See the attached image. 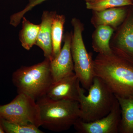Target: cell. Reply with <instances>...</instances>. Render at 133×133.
<instances>
[{
	"label": "cell",
	"instance_id": "1",
	"mask_svg": "<svg viewBox=\"0 0 133 133\" xmlns=\"http://www.w3.org/2000/svg\"><path fill=\"white\" fill-rule=\"evenodd\" d=\"M95 76L116 96H133V62L113 51L98 54L94 59Z\"/></svg>",
	"mask_w": 133,
	"mask_h": 133
},
{
	"label": "cell",
	"instance_id": "2",
	"mask_svg": "<svg viewBox=\"0 0 133 133\" xmlns=\"http://www.w3.org/2000/svg\"><path fill=\"white\" fill-rule=\"evenodd\" d=\"M40 112L41 126L55 132L69 130L80 118L78 101L55 100L43 96L36 101Z\"/></svg>",
	"mask_w": 133,
	"mask_h": 133
},
{
	"label": "cell",
	"instance_id": "3",
	"mask_svg": "<svg viewBox=\"0 0 133 133\" xmlns=\"http://www.w3.org/2000/svg\"><path fill=\"white\" fill-rule=\"evenodd\" d=\"M85 90H79L80 119L90 122L101 118L110 112L117 99L115 95L102 79L95 76L92 84L85 95Z\"/></svg>",
	"mask_w": 133,
	"mask_h": 133
},
{
	"label": "cell",
	"instance_id": "4",
	"mask_svg": "<svg viewBox=\"0 0 133 133\" xmlns=\"http://www.w3.org/2000/svg\"><path fill=\"white\" fill-rule=\"evenodd\" d=\"M12 81L18 94H24L36 101L45 96L53 83L50 60L45 58L34 65L21 66L13 73Z\"/></svg>",
	"mask_w": 133,
	"mask_h": 133
},
{
	"label": "cell",
	"instance_id": "5",
	"mask_svg": "<svg viewBox=\"0 0 133 133\" xmlns=\"http://www.w3.org/2000/svg\"><path fill=\"white\" fill-rule=\"evenodd\" d=\"M71 52L74 63V72L84 89L88 90L95 77L92 54L88 52L83 37L84 26L79 19L72 18L71 21Z\"/></svg>",
	"mask_w": 133,
	"mask_h": 133
},
{
	"label": "cell",
	"instance_id": "6",
	"mask_svg": "<svg viewBox=\"0 0 133 133\" xmlns=\"http://www.w3.org/2000/svg\"><path fill=\"white\" fill-rule=\"evenodd\" d=\"M0 119L21 125L41 126L36 101L23 93L18 94L8 104L0 105Z\"/></svg>",
	"mask_w": 133,
	"mask_h": 133
},
{
	"label": "cell",
	"instance_id": "7",
	"mask_svg": "<svg viewBox=\"0 0 133 133\" xmlns=\"http://www.w3.org/2000/svg\"><path fill=\"white\" fill-rule=\"evenodd\" d=\"M121 118L120 108L117 99L112 109L106 116L90 122L79 118L73 127L79 133H118Z\"/></svg>",
	"mask_w": 133,
	"mask_h": 133
},
{
	"label": "cell",
	"instance_id": "8",
	"mask_svg": "<svg viewBox=\"0 0 133 133\" xmlns=\"http://www.w3.org/2000/svg\"><path fill=\"white\" fill-rule=\"evenodd\" d=\"M110 45L113 52L133 62V10L113 34Z\"/></svg>",
	"mask_w": 133,
	"mask_h": 133
},
{
	"label": "cell",
	"instance_id": "9",
	"mask_svg": "<svg viewBox=\"0 0 133 133\" xmlns=\"http://www.w3.org/2000/svg\"><path fill=\"white\" fill-rule=\"evenodd\" d=\"M64 45L57 56L50 61V70L53 83L74 72L71 52V32L63 36Z\"/></svg>",
	"mask_w": 133,
	"mask_h": 133
},
{
	"label": "cell",
	"instance_id": "10",
	"mask_svg": "<svg viewBox=\"0 0 133 133\" xmlns=\"http://www.w3.org/2000/svg\"><path fill=\"white\" fill-rule=\"evenodd\" d=\"M80 84L78 77L73 72L57 82L52 83L46 95L55 100L78 101Z\"/></svg>",
	"mask_w": 133,
	"mask_h": 133
},
{
	"label": "cell",
	"instance_id": "11",
	"mask_svg": "<svg viewBox=\"0 0 133 133\" xmlns=\"http://www.w3.org/2000/svg\"><path fill=\"white\" fill-rule=\"evenodd\" d=\"M128 7L111 8L99 12L93 11L91 23L95 28L101 25L112 27L116 30L128 14Z\"/></svg>",
	"mask_w": 133,
	"mask_h": 133
},
{
	"label": "cell",
	"instance_id": "12",
	"mask_svg": "<svg viewBox=\"0 0 133 133\" xmlns=\"http://www.w3.org/2000/svg\"><path fill=\"white\" fill-rule=\"evenodd\" d=\"M56 14V11L45 10L43 12L36 44L42 50L45 58L50 61L52 59L51 28L53 19Z\"/></svg>",
	"mask_w": 133,
	"mask_h": 133
},
{
	"label": "cell",
	"instance_id": "13",
	"mask_svg": "<svg viewBox=\"0 0 133 133\" xmlns=\"http://www.w3.org/2000/svg\"><path fill=\"white\" fill-rule=\"evenodd\" d=\"M92 35V48L98 54H108L112 51L110 45V41L114 29L106 25H101L95 28Z\"/></svg>",
	"mask_w": 133,
	"mask_h": 133
},
{
	"label": "cell",
	"instance_id": "14",
	"mask_svg": "<svg viewBox=\"0 0 133 133\" xmlns=\"http://www.w3.org/2000/svg\"><path fill=\"white\" fill-rule=\"evenodd\" d=\"M115 96L121 110L119 133H133V96Z\"/></svg>",
	"mask_w": 133,
	"mask_h": 133
},
{
	"label": "cell",
	"instance_id": "15",
	"mask_svg": "<svg viewBox=\"0 0 133 133\" xmlns=\"http://www.w3.org/2000/svg\"><path fill=\"white\" fill-rule=\"evenodd\" d=\"M40 25L33 24L25 17L22 19V28L19 32V38L22 46L29 50L36 45Z\"/></svg>",
	"mask_w": 133,
	"mask_h": 133
},
{
	"label": "cell",
	"instance_id": "16",
	"mask_svg": "<svg viewBox=\"0 0 133 133\" xmlns=\"http://www.w3.org/2000/svg\"><path fill=\"white\" fill-rule=\"evenodd\" d=\"M65 20L66 18L64 15H58L57 13L53 19L51 28L52 60L56 57L61 51V44L63 40L64 26Z\"/></svg>",
	"mask_w": 133,
	"mask_h": 133
},
{
	"label": "cell",
	"instance_id": "17",
	"mask_svg": "<svg viewBox=\"0 0 133 133\" xmlns=\"http://www.w3.org/2000/svg\"><path fill=\"white\" fill-rule=\"evenodd\" d=\"M131 6H133L132 0H95L86 2V7L87 9L96 12L111 8Z\"/></svg>",
	"mask_w": 133,
	"mask_h": 133
},
{
	"label": "cell",
	"instance_id": "18",
	"mask_svg": "<svg viewBox=\"0 0 133 133\" xmlns=\"http://www.w3.org/2000/svg\"><path fill=\"white\" fill-rule=\"evenodd\" d=\"M1 123L5 133H43L39 128L33 125H23L13 123L0 119Z\"/></svg>",
	"mask_w": 133,
	"mask_h": 133
},
{
	"label": "cell",
	"instance_id": "19",
	"mask_svg": "<svg viewBox=\"0 0 133 133\" xmlns=\"http://www.w3.org/2000/svg\"><path fill=\"white\" fill-rule=\"evenodd\" d=\"M47 0H29V3L26 7L21 11L15 13L10 16V24L16 27L19 25L24 15L33 8L39 5Z\"/></svg>",
	"mask_w": 133,
	"mask_h": 133
},
{
	"label": "cell",
	"instance_id": "20",
	"mask_svg": "<svg viewBox=\"0 0 133 133\" xmlns=\"http://www.w3.org/2000/svg\"><path fill=\"white\" fill-rule=\"evenodd\" d=\"M5 133L3 130V129L2 127V126L1 125V120H0V133Z\"/></svg>",
	"mask_w": 133,
	"mask_h": 133
},
{
	"label": "cell",
	"instance_id": "21",
	"mask_svg": "<svg viewBox=\"0 0 133 133\" xmlns=\"http://www.w3.org/2000/svg\"><path fill=\"white\" fill-rule=\"evenodd\" d=\"M86 2H89L93 1H95V0H85Z\"/></svg>",
	"mask_w": 133,
	"mask_h": 133
},
{
	"label": "cell",
	"instance_id": "22",
	"mask_svg": "<svg viewBox=\"0 0 133 133\" xmlns=\"http://www.w3.org/2000/svg\"><path fill=\"white\" fill-rule=\"evenodd\" d=\"M132 1L133 2V0H132Z\"/></svg>",
	"mask_w": 133,
	"mask_h": 133
}]
</instances>
